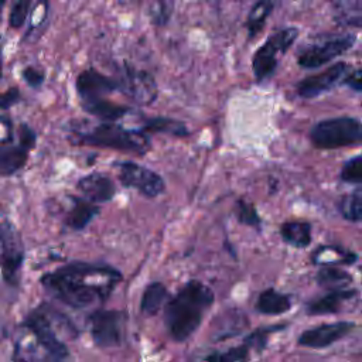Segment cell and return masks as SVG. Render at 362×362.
Masks as SVG:
<instances>
[{
    "label": "cell",
    "instance_id": "obj_1",
    "mask_svg": "<svg viewBox=\"0 0 362 362\" xmlns=\"http://www.w3.org/2000/svg\"><path fill=\"white\" fill-rule=\"evenodd\" d=\"M119 280L120 273L112 267L71 263L44 274L41 283L66 305L85 308L103 301Z\"/></svg>",
    "mask_w": 362,
    "mask_h": 362
},
{
    "label": "cell",
    "instance_id": "obj_2",
    "mask_svg": "<svg viewBox=\"0 0 362 362\" xmlns=\"http://www.w3.org/2000/svg\"><path fill=\"white\" fill-rule=\"evenodd\" d=\"M212 303L214 293L209 287L197 280L188 281L165 307V325L173 339H187L199 327Z\"/></svg>",
    "mask_w": 362,
    "mask_h": 362
},
{
    "label": "cell",
    "instance_id": "obj_3",
    "mask_svg": "<svg viewBox=\"0 0 362 362\" xmlns=\"http://www.w3.org/2000/svg\"><path fill=\"white\" fill-rule=\"evenodd\" d=\"M79 141L88 146L132 151L137 154H144L150 147V140L144 132L129 130L113 122L100 123L90 132L79 134Z\"/></svg>",
    "mask_w": 362,
    "mask_h": 362
},
{
    "label": "cell",
    "instance_id": "obj_4",
    "mask_svg": "<svg viewBox=\"0 0 362 362\" xmlns=\"http://www.w3.org/2000/svg\"><path fill=\"white\" fill-rule=\"evenodd\" d=\"M317 148H338L362 141V123L354 117H334L318 122L310 133Z\"/></svg>",
    "mask_w": 362,
    "mask_h": 362
},
{
    "label": "cell",
    "instance_id": "obj_5",
    "mask_svg": "<svg viewBox=\"0 0 362 362\" xmlns=\"http://www.w3.org/2000/svg\"><path fill=\"white\" fill-rule=\"evenodd\" d=\"M117 81L119 92L137 105H151L158 96V88L154 76L144 69L124 65Z\"/></svg>",
    "mask_w": 362,
    "mask_h": 362
},
{
    "label": "cell",
    "instance_id": "obj_6",
    "mask_svg": "<svg viewBox=\"0 0 362 362\" xmlns=\"http://www.w3.org/2000/svg\"><path fill=\"white\" fill-rule=\"evenodd\" d=\"M298 31L297 28H284L274 34L272 38H269L253 55L252 66L255 76L262 81L272 75L277 65V54L286 52L287 48L294 42L297 38Z\"/></svg>",
    "mask_w": 362,
    "mask_h": 362
},
{
    "label": "cell",
    "instance_id": "obj_7",
    "mask_svg": "<svg viewBox=\"0 0 362 362\" xmlns=\"http://www.w3.org/2000/svg\"><path fill=\"white\" fill-rule=\"evenodd\" d=\"M24 257L23 242L18 230L13 223L4 221L0 223V267L3 277L8 283H14V277L21 267Z\"/></svg>",
    "mask_w": 362,
    "mask_h": 362
},
{
    "label": "cell",
    "instance_id": "obj_8",
    "mask_svg": "<svg viewBox=\"0 0 362 362\" xmlns=\"http://www.w3.org/2000/svg\"><path fill=\"white\" fill-rule=\"evenodd\" d=\"M124 315L116 310H100L90 315V334L98 346H117L123 338Z\"/></svg>",
    "mask_w": 362,
    "mask_h": 362
},
{
    "label": "cell",
    "instance_id": "obj_9",
    "mask_svg": "<svg viewBox=\"0 0 362 362\" xmlns=\"http://www.w3.org/2000/svg\"><path fill=\"white\" fill-rule=\"evenodd\" d=\"M117 170L119 180L124 187L137 189L146 197H157L164 191V181L161 177L140 164L123 161L117 164Z\"/></svg>",
    "mask_w": 362,
    "mask_h": 362
},
{
    "label": "cell",
    "instance_id": "obj_10",
    "mask_svg": "<svg viewBox=\"0 0 362 362\" xmlns=\"http://www.w3.org/2000/svg\"><path fill=\"white\" fill-rule=\"evenodd\" d=\"M354 41H355V38L352 35H346V37L329 40L320 45H314V47L305 49L304 52H301V55L298 57V64H300V66L307 68V69L318 68V66L327 64L328 61L334 59L335 57L344 54L346 49H349L352 47Z\"/></svg>",
    "mask_w": 362,
    "mask_h": 362
},
{
    "label": "cell",
    "instance_id": "obj_11",
    "mask_svg": "<svg viewBox=\"0 0 362 362\" xmlns=\"http://www.w3.org/2000/svg\"><path fill=\"white\" fill-rule=\"evenodd\" d=\"M25 325L33 331V334L35 335L40 345L49 355H52L54 359L62 361L68 356L66 346L55 337L48 318L41 311L37 310V311L31 313L25 320Z\"/></svg>",
    "mask_w": 362,
    "mask_h": 362
},
{
    "label": "cell",
    "instance_id": "obj_12",
    "mask_svg": "<svg viewBox=\"0 0 362 362\" xmlns=\"http://www.w3.org/2000/svg\"><path fill=\"white\" fill-rule=\"evenodd\" d=\"M354 327L355 324L349 321L322 324L304 331L298 338V344L307 348H325L348 335Z\"/></svg>",
    "mask_w": 362,
    "mask_h": 362
},
{
    "label": "cell",
    "instance_id": "obj_13",
    "mask_svg": "<svg viewBox=\"0 0 362 362\" xmlns=\"http://www.w3.org/2000/svg\"><path fill=\"white\" fill-rule=\"evenodd\" d=\"M75 86L81 99L98 98L119 90V81L117 78H110L95 68H88L76 76Z\"/></svg>",
    "mask_w": 362,
    "mask_h": 362
},
{
    "label": "cell",
    "instance_id": "obj_14",
    "mask_svg": "<svg viewBox=\"0 0 362 362\" xmlns=\"http://www.w3.org/2000/svg\"><path fill=\"white\" fill-rule=\"evenodd\" d=\"M346 68H348V64L338 62L317 75L304 78L303 81H300L297 83L298 95L301 98L310 99V98H315V96L327 92L345 75Z\"/></svg>",
    "mask_w": 362,
    "mask_h": 362
},
{
    "label": "cell",
    "instance_id": "obj_15",
    "mask_svg": "<svg viewBox=\"0 0 362 362\" xmlns=\"http://www.w3.org/2000/svg\"><path fill=\"white\" fill-rule=\"evenodd\" d=\"M78 189L90 202H106L115 195V185L112 180L102 173H92L81 178Z\"/></svg>",
    "mask_w": 362,
    "mask_h": 362
},
{
    "label": "cell",
    "instance_id": "obj_16",
    "mask_svg": "<svg viewBox=\"0 0 362 362\" xmlns=\"http://www.w3.org/2000/svg\"><path fill=\"white\" fill-rule=\"evenodd\" d=\"M355 297H356V291L352 288L332 290L327 296L310 303L307 307V313L311 315L335 314V313H339Z\"/></svg>",
    "mask_w": 362,
    "mask_h": 362
},
{
    "label": "cell",
    "instance_id": "obj_17",
    "mask_svg": "<svg viewBox=\"0 0 362 362\" xmlns=\"http://www.w3.org/2000/svg\"><path fill=\"white\" fill-rule=\"evenodd\" d=\"M81 106L89 115L96 116L105 122H115L132 112L129 106L115 103L103 96L85 98L81 100Z\"/></svg>",
    "mask_w": 362,
    "mask_h": 362
},
{
    "label": "cell",
    "instance_id": "obj_18",
    "mask_svg": "<svg viewBox=\"0 0 362 362\" xmlns=\"http://www.w3.org/2000/svg\"><path fill=\"white\" fill-rule=\"evenodd\" d=\"M28 148L23 144H10L0 147V174L11 175L18 171L27 161Z\"/></svg>",
    "mask_w": 362,
    "mask_h": 362
},
{
    "label": "cell",
    "instance_id": "obj_19",
    "mask_svg": "<svg viewBox=\"0 0 362 362\" xmlns=\"http://www.w3.org/2000/svg\"><path fill=\"white\" fill-rule=\"evenodd\" d=\"M291 307V301L286 294L276 291L274 288H267L260 293L256 308L262 314L267 315H279L287 313Z\"/></svg>",
    "mask_w": 362,
    "mask_h": 362
},
{
    "label": "cell",
    "instance_id": "obj_20",
    "mask_svg": "<svg viewBox=\"0 0 362 362\" xmlns=\"http://www.w3.org/2000/svg\"><path fill=\"white\" fill-rule=\"evenodd\" d=\"M280 233L286 242L296 247H305L311 242V226L305 221H287L281 225Z\"/></svg>",
    "mask_w": 362,
    "mask_h": 362
},
{
    "label": "cell",
    "instance_id": "obj_21",
    "mask_svg": "<svg viewBox=\"0 0 362 362\" xmlns=\"http://www.w3.org/2000/svg\"><path fill=\"white\" fill-rule=\"evenodd\" d=\"M98 215V206L93 205V202L88 199H81L75 198L74 199V206L71 208L68 216H66V223L76 230L83 229L92 218Z\"/></svg>",
    "mask_w": 362,
    "mask_h": 362
},
{
    "label": "cell",
    "instance_id": "obj_22",
    "mask_svg": "<svg viewBox=\"0 0 362 362\" xmlns=\"http://www.w3.org/2000/svg\"><path fill=\"white\" fill-rule=\"evenodd\" d=\"M317 281L321 287L332 290L348 288L352 283V276L339 267H322L317 274Z\"/></svg>",
    "mask_w": 362,
    "mask_h": 362
},
{
    "label": "cell",
    "instance_id": "obj_23",
    "mask_svg": "<svg viewBox=\"0 0 362 362\" xmlns=\"http://www.w3.org/2000/svg\"><path fill=\"white\" fill-rule=\"evenodd\" d=\"M165 297H167V288L164 284L158 281L150 283L141 296V303H140L141 311L147 315L156 314L161 308Z\"/></svg>",
    "mask_w": 362,
    "mask_h": 362
},
{
    "label": "cell",
    "instance_id": "obj_24",
    "mask_svg": "<svg viewBox=\"0 0 362 362\" xmlns=\"http://www.w3.org/2000/svg\"><path fill=\"white\" fill-rule=\"evenodd\" d=\"M144 132L153 133H167L177 137H184L188 134V129L182 122L170 119V117H151L144 123Z\"/></svg>",
    "mask_w": 362,
    "mask_h": 362
},
{
    "label": "cell",
    "instance_id": "obj_25",
    "mask_svg": "<svg viewBox=\"0 0 362 362\" xmlns=\"http://www.w3.org/2000/svg\"><path fill=\"white\" fill-rule=\"evenodd\" d=\"M273 10V0H257L247 16V31L249 37H255L264 25L269 14Z\"/></svg>",
    "mask_w": 362,
    "mask_h": 362
},
{
    "label": "cell",
    "instance_id": "obj_26",
    "mask_svg": "<svg viewBox=\"0 0 362 362\" xmlns=\"http://www.w3.org/2000/svg\"><path fill=\"white\" fill-rule=\"evenodd\" d=\"M174 11V0H153L148 6V18L151 24L163 27L171 18Z\"/></svg>",
    "mask_w": 362,
    "mask_h": 362
},
{
    "label": "cell",
    "instance_id": "obj_27",
    "mask_svg": "<svg viewBox=\"0 0 362 362\" xmlns=\"http://www.w3.org/2000/svg\"><path fill=\"white\" fill-rule=\"evenodd\" d=\"M250 345L245 341V344L230 348L223 352H216L209 355L205 361L206 362H243L249 355Z\"/></svg>",
    "mask_w": 362,
    "mask_h": 362
},
{
    "label": "cell",
    "instance_id": "obj_28",
    "mask_svg": "<svg viewBox=\"0 0 362 362\" xmlns=\"http://www.w3.org/2000/svg\"><path fill=\"white\" fill-rule=\"evenodd\" d=\"M341 212L349 221H362V194L345 197L341 201Z\"/></svg>",
    "mask_w": 362,
    "mask_h": 362
},
{
    "label": "cell",
    "instance_id": "obj_29",
    "mask_svg": "<svg viewBox=\"0 0 362 362\" xmlns=\"http://www.w3.org/2000/svg\"><path fill=\"white\" fill-rule=\"evenodd\" d=\"M33 0H14L10 14H8V24L11 28H20L24 25L27 16L30 13Z\"/></svg>",
    "mask_w": 362,
    "mask_h": 362
},
{
    "label": "cell",
    "instance_id": "obj_30",
    "mask_svg": "<svg viewBox=\"0 0 362 362\" xmlns=\"http://www.w3.org/2000/svg\"><path fill=\"white\" fill-rule=\"evenodd\" d=\"M341 180L349 184H362V156L348 160L341 170Z\"/></svg>",
    "mask_w": 362,
    "mask_h": 362
},
{
    "label": "cell",
    "instance_id": "obj_31",
    "mask_svg": "<svg viewBox=\"0 0 362 362\" xmlns=\"http://www.w3.org/2000/svg\"><path fill=\"white\" fill-rule=\"evenodd\" d=\"M238 216H239V221L246 223V225H250V226H259L260 225V218H259L255 206L250 205V204H246L243 201L239 202Z\"/></svg>",
    "mask_w": 362,
    "mask_h": 362
},
{
    "label": "cell",
    "instance_id": "obj_32",
    "mask_svg": "<svg viewBox=\"0 0 362 362\" xmlns=\"http://www.w3.org/2000/svg\"><path fill=\"white\" fill-rule=\"evenodd\" d=\"M23 79L25 81V83L31 88H40L44 82V72L35 66H27L23 69L21 72Z\"/></svg>",
    "mask_w": 362,
    "mask_h": 362
},
{
    "label": "cell",
    "instance_id": "obj_33",
    "mask_svg": "<svg viewBox=\"0 0 362 362\" xmlns=\"http://www.w3.org/2000/svg\"><path fill=\"white\" fill-rule=\"evenodd\" d=\"M20 99V90L17 88H10L6 92L0 93V110L8 109L16 105Z\"/></svg>",
    "mask_w": 362,
    "mask_h": 362
},
{
    "label": "cell",
    "instance_id": "obj_34",
    "mask_svg": "<svg viewBox=\"0 0 362 362\" xmlns=\"http://www.w3.org/2000/svg\"><path fill=\"white\" fill-rule=\"evenodd\" d=\"M18 136H20V144L27 147L28 150H31L34 147V144H35V133L31 130V127H28L27 124H21Z\"/></svg>",
    "mask_w": 362,
    "mask_h": 362
},
{
    "label": "cell",
    "instance_id": "obj_35",
    "mask_svg": "<svg viewBox=\"0 0 362 362\" xmlns=\"http://www.w3.org/2000/svg\"><path fill=\"white\" fill-rule=\"evenodd\" d=\"M345 83L354 90H362V68L354 71L346 79Z\"/></svg>",
    "mask_w": 362,
    "mask_h": 362
},
{
    "label": "cell",
    "instance_id": "obj_36",
    "mask_svg": "<svg viewBox=\"0 0 362 362\" xmlns=\"http://www.w3.org/2000/svg\"><path fill=\"white\" fill-rule=\"evenodd\" d=\"M6 1H7V0H0V17H1V11H3V7H4Z\"/></svg>",
    "mask_w": 362,
    "mask_h": 362
},
{
    "label": "cell",
    "instance_id": "obj_37",
    "mask_svg": "<svg viewBox=\"0 0 362 362\" xmlns=\"http://www.w3.org/2000/svg\"><path fill=\"white\" fill-rule=\"evenodd\" d=\"M18 362H28V361H18Z\"/></svg>",
    "mask_w": 362,
    "mask_h": 362
}]
</instances>
